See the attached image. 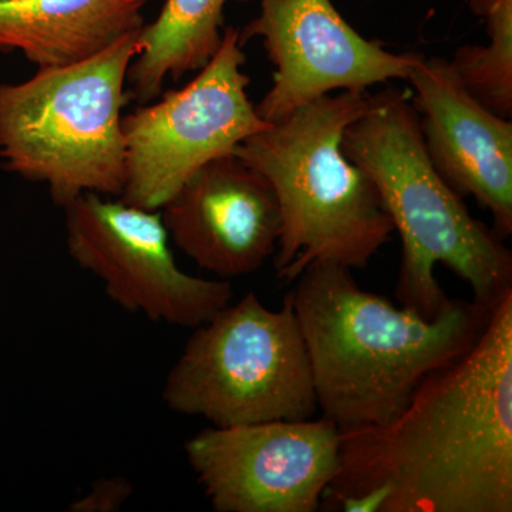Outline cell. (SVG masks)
I'll list each match as a JSON object with an SVG mask.
<instances>
[{
	"label": "cell",
	"instance_id": "obj_7",
	"mask_svg": "<svg viewBox=\"0 0 512 512\" xmlns=\"http://www.w3.org/2000/svg\"><path fill=\"white\" fill-rule=\"evenodd\" d=\"M239 30L227 26L220 49L180 90L160 94L121 119L126 184L121 200L160 211L165 202L215 158L231 156L247 138L271 124L249 100L251 79Z\"/></svg>",
	"mask_w": 512,
	"mask_h": 512
},
{
	"label": "cell",
	"instance_id": "obj_1",
	"mask_svg": "<svg viewBox=\"0 0 512 512\" xmlns=\"http://www.w3.org/2000/svg\"><path fill=\"white\" fill-rule=\"evenodd\" d=\"M375 488L383 512L512 511V291L476 345L430 373L399 416L340 431L320 510Z\"/></svg>",
	"mask_w": 512,
	"mask_h": 512
},
{
	"label": "cell",
	"instance_id": "obj_2",
	"mask_svg": "<svg viewBox=\"0 0 512 512\" xmlns=\"http://www.w3.org/2000/svg\"><path fill=\"white\" fill-rule=\"evenodd\" d=\"M293 292L318 409L340 431L389 423L434 370L476 345L493 308L448 298L433 319L360 288L352 269L313 262Z\"/></svg>",
	"mask_w": 512,
	"mask_h": 512
},
{
	"label": "cell",
	"instance_id": "obj_15",
	"mask_svg": "<svg viewBox=\"0 0 512 512\" xmlns=\"http://www.w3.org/2000/svg\"><path fill=\"white\" fill-rule=\"evenodd\" d=\"M484 19L488 46H460L450 64L460 82L485 109L512 116V0H468Z\"/></svg>",
	"mask_w": 512,
	"mask_h": 512
},
{
	"label": "cell",
	"instance_id": "obj_5",
	"mask_svg": "<svg viewBox=\"0 0 512 512\" xmlns=\"http://www.w3.org/2000/svg\"><path fill=\"white\" fill-rule=\"evenodd\" d=\"M138 32L82 62L0 83L2 167L46 184L59 207L83 194H123L121 111L131 100L128 69L138 55Z\"/></svg>",
	"mask_w": 512,
	"mask_h": 512
},
{
	"label": "cell",
	"instance_id": "obj_9",
	"mask_svg": "<svg viewBox=\"0 0 512 512\" xmlns=\"http://www.w3.org/2000/svg\"><path fill=\"white\" fill-rule=\"evenodd\" d=\"M184 451L217 512H316L339 473L340 430L323 416L212 426Z\"/></svg>",
	"mask_w": 512,
	"mask_h": 512
},
{
	"label": "cell",
	"instance_id": "obj_3",
	"mask_svg": "<svg viewBox=\"0 0 512 512\" xmlns=\"http://www.w3.org/2000/svg\"><path fill=\"white\" fill-rule=\"evenodd\" d=\"M340 146L372 178L402 239L396 296L403 308L426 319L439 315L448 299L434 275L439 264L466 282L481 305L494 308L512 291L510 249L434 170L419 114L402 90L369 94L366 110L346 127Z\"/></svg>",
	"mask_w": 512,
	"mask_h": 512
},
{
	"label": "cell",
	"instance_id": "obj_13",
	"mask_svg": "<svg viewBox=\"0 0 512 512\" xmlns=\"http://www.w3.org/2000/svg\"><path fill=\"white\" fill-rule=\"evenodd\" d=\"M148 0H0V52L37 69L89 59L144 26Z\"/></svg>",
	"mask_w": 512,
	"mask_h": 512
},
{
	"label": "cell",
	"instance_id": "obj_6",
	"mask_svg": "<svg viewBox=\"0 0 512 512\" xmlns=\"http://www.w3.org/2000/svg\"><path fill=\"white\" fill-rule=\"evenodd\" d=\"M163 400L214 427L313 419L318 402L293 292L279 311L249 292L197 326L165 379Z\"/></svg>",
	"mask_w": 512,
	"mask_h": 512
},
{
	"label": "cell",
	"instance_id": "obj_4",
	"mask_svg": "<svg viewBox=\"0 0 512 512\" xmlns=\"http://www.w3.org/2000/svg\"><path fill=\"white\" fill-rule=\"evenodd\" d=\"M369 93L339 92L299 107L234 151L264 175L281 207L274 254L286 284L313 262L366 269L394 225L370 175L342 151L346 127L362 116Z\"/></svg>",
	"mask_w": 512,
	"mask_h": 512
},
{
	"label": "cell",
	"instance_id": "obj_11",
	"mask_svg": "<svg viewBox=\"0 0 512 512\" xmlns=\"http://www.w3.org/2000/svg\"><path fill=\"white\" fill-rule=\"evenodd\" d=\"M407 80L434 170L457 195L490 212L504 241L512 234L511 119L481 106L444 57L419 53Z\"/></svg>",
	"mask_w": 512,
	"mask_h": 512
},
{
	"label": "cell",
	"instance_id": "obj_16",
	"mask_svg": "<svg viewBox=\"0 0 512 512\" xmlns=\"http://www.w3.org/2000/svg\"><path fill=\"white\" fill-rule=\"evenodd\" d=\"M133 495V485L123 477L101 478L92 485L86 495L77 497L69 505L72 512L119 511Z\"/></svg>",
	"mask_w": 512,
	"mask_h": 512
},
{
	"label": "cell",
	"instance_id": "obj_14",
	"mask_svg": "<svg viewBox=\"0 0 512 512\" xmlns=\"http://www.w3.org/2000/svg\"><path fill=\"white\" fill-rule=\"evenodd\" d=\"M227 2L165 0L158 18L138 32V55L128 69L131 99L150 103L163 93L167 77L178 82L207 66L221 46Z\"/></svg>",
	"mask_w": 512,
	"mask_h": 512
},
{
	"label": "cell",
	"instance_id": "obj_10",
	"mask_svg": "<svg viewBox=\"0 0 512 512\" xmlns=\"http://www.w3.org/2000/svg\"><path fill=\"white\" fill-rule=\"evenodd\" d=\"M261 12L239 30V43L262 40L274 83L256 104L275 124L311 101L335 92L367 93L376 84L407 80L417 52L384 49L357 33L332 0H259Z\"/></svg>",
	"mask_w": 512,
	"mask_h": 512
},
{
	"label": "cell",
	"instance_id": "obj_12",
	"mask_svg": "<svg viewBox=\"0 0 512 512\" xmlns=\"http://www.w3.org/2000/svg\"><path fill=\"white\" fill-rule=\"evenodd\" d=\"M160 212L175 247L225 281L258 271L281 237L274 188L235 154L201 167Z\"/></svg>",
	"mask_w": 512,
	"mask_h": 512
},
{
	"label": "cell",
	"instance_id": "obj_8",
	"mask_svg": "<svg viewBox=\"0 0 512 512\" xmlns=\"http://www.w3.org/2000/svg\"><path fill=\"white\" fill-rule=\"evenodd\" d=\"M70 258L99 278L107 296L130 313L195 329L234 298L225 279H204L178 266L160 211L116 197L83 194L64 207Z\"/></svg>",
	"mask_w": 512,
	"mask_h": 512
}]
</instances>
